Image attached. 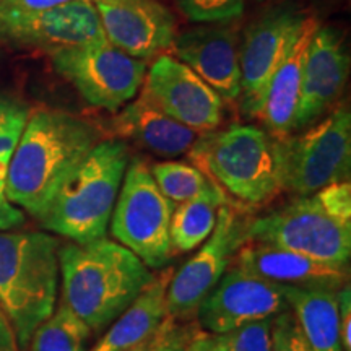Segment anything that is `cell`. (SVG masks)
I'll return each mask as SVG.
<instances>
[{
    "mask_svg": "<svg viewBox=\"0 0 351 351\" xmlns=\"http://www.w3.org/2000/svg\"><path fill=\"white\" fill-rule=\"evenodd\" d=\"M51 56L56 72L72 83L88 104L109 112L119 111L134 99L147 75L143 60L127 56L108 39Z\"/></svg>",
    "mask_w": 351,
    "mask_h": 351,
    "instance_id": "9",
    "label": "cell"
},
{
    "mask_svg": "<svg viewBox=\"0 0 351 351\" xmlns=\"http://www.w3.org/2000/svg\"><path fill=\"white\" fill-rule=\"evenodd\" d=\"M158 335H160V328H158V330H156L155 333H153L152 337H148L147 340L140 341L138 345L132 346V348H127V350H124V351H153V348H155V345H156Z\"/></svg>",
    "mask_w": 351,
    "mask_h": 351,
    "instance_id": "36",
    "label": "cell"
},
{
    "mask_svg": "<svg viewBox=\"0 0 351 351\" xmlns=\"http://www.w3.org/2000/svg\"><path fill=\"white\" fill-rule=\"evenodd\" d=\"M247 0H176L189 20L199 23L228 21L244 12Z\"/></svg>",
    "mask_w": 351,
    "mask_h": 351,
    "instance_id": "28",
    "label": "cell"
},
{
    "mask_svg": "<svg viewBox=\"0 0 351 351\" xmlns=\"http://www.w3.org/2000/svg\"><path fill=\"white\" fill-rule=\"evenodd\" d=\"M283 293L313 351H343L340 343L339 291L283 287Z\"/></svg>",
    "mask_w": 351,
    "mask_h": 351,
    "instance_id": "22",
    "label": "cell"
},
{
    "mask_svg": "<svg viewBox=\"0 0 351 351\" xmlns=\"http://www.w3.org/2000/svg\"><path fill=\"white\" fill-rule=\"evenodd\" d=\"M339 319L341 350L351 351V288L348 285L339 289Z\"/></svg>",
    "mask_w": 351,
    "mask_h": 351,
    "instance_id": "32",
    "label": "cell"
},
{
    "mask_svg": "<svg viewBox=\"0 0 351 351\" xmlns=\"http://www.w3.org/2000/svg\"><path fill=\"white\" fill-rule=\"evenodd\" d=\"M348 70L350 56L340 34L319 26L307 49L293 130L311 127L328 112L343 91Z\"/></svg>",
    "mask_w": 351,
    "mask_h": 351,
    "instance_id": "17",
    "label": "cell"
},
{
    "mask_svg": "<svg viewBox=\"0 0 351 351\" xmlns=\"http://www.w3.org/2000/svg\"><path fill=\"white\" fill-rule=\"evenodd\" d=\"M317 28V20L307 16L270 78L258 119L263 122L271 137L285 138L291 135L307 49Z\"/></svg>",
    "mask_w": 351,
    "mask_h": 351,
    "instance_id": "20",
    "label": "cell"
},
{
    "mask_svg": "<svg viewBox=\"0 0 351 351\" xmlns=\"http://www.w3.org/2000/svg\"><path fill=\"white\" fill-rule=\"evenodd\" d=\"M28 108L21 101L0 95V231L15 230L25 221L23 212L7 199L5 184L8 166L28 121Z\"/></svg>",
    "mask_w": 351,
    "mask_h": 351,
    "instance_id": "24",
    "label": "cell"
},
{
    "mask_svg": "<svg viewBox=\"0 0 351 351\" xmlns=\"http://www.w3.org/2000/svg\"><path fill=\"white\" fill-rule=\"evenodd\" d=\"M217 351H271V319L257 320L226 333H208Z\"/></svg>",
    "mask_w": 351,
    "mask_h": 351,
    "instance_id": "27",
    "label": "cell"
},
{
    "mask_svg": "<svg viewBox=\"0 0 351 351\" xmlns=\"http://www.w3.org/2000/svg\"><path fill=\"white\" fill-rule=\"evenodd\" d=\"M231 204L217 184L210 181L208 187L195 199L176 205L169 223V238L173 251L191 252L212 234L217 225L218 210Z\"/></svg>",
    "mask_w": 351,
    "mask_h": 351,
    "instance_id": "23",
    "label": "cell"
},
{
    "mask_svg": "<svg viewBox=\"0 0 351 351\" xmlns=\"http://www.w3.org/2000/svg\"><path fill=\"white\" fill-rule=\"evenodd\" d=\"M189 158L239 205H262L282 191L276 138L256 125L210 130L195 140Z\"/></svg>",
    "mask_w": 351,
    "mask_h": 351,
    "instance_id": "5",
    "label": "cell"
},
{
    "mask_svg": "<svg viewBox=\"0 0 351 351\" xmlns=\"http://www.w3.org/2000/svg\"><path fill=\"white\" fill-rule=\"evenodd\" d=\"M59 239L43 231H0V307L20 351L54 313L59 289Z\"/></svg>",
    "mask_w": 351,
    "mask_h": 351,
    "instance_id": "4",
    "label": "cell"
},
{
    "mask_svg": "<svg viewBox=\"0 0 351 351\" xmlns=\"http://www.w3.org/2000/svg\"><path fill=\"white\" fill-rule=\"evenodd\" d=\"M288 309L282 285L234 265L205 296L195 315L205 333H226L245 324L274 319Z\"/></svg>",
    "mask_w": 351,
    "mask_h": 351,
    "instance_id": "13",
    "label": "cell"
},
{
    "mask_svg": "<svg viewBox=\"0 0 351 351\" xmlns=\"http://www.w3.org/2000/svg\"><path fill=\"white\" fill-rule=\"evenodd\" d=\"M234 261L236 265L249 274L283 287L324 288L333 291L345 287L346 269L274 245L245 243Z\"/></svg>",
    "mask_w": 351,
    "mask_h": 351,
    "instance_id": "18",
    "label": "cell"
},
{
    "mask_svg": "<svg viewBox=\"0 0 351 351\" xmlns=\"http://www.w3.org/2000/svg\"><path fill=\"white\" fill-rule=\"evenodd\" d=\"M150 171L161 194L174 205L195 199L210 184L199 168L184 161H161L153 165Z\"/></svg>",
    "mask_w": 351,
    "mask_h": 351,
    "instance_id": "26",
    "label": "cell"
},
{
    "mask_svg": "<svg viewBox=\"0 0 351 351\" xmlns=\"http://www.w3.org/2000/svg\"><path fill=\"white\" fill-rule=\"evenodd\" d=\"M186 351H217L210 341L208 333H194L191 343H189Z\"/></svg>",
    "mask_w": 351,
    "mask_h": 351,
    "instance_id": "35",
    "label": "cell"
},
{
    "mask_svg": "<svg viewBox=\"0 0 351 351\" xmlns=\"http://www.w3.org/2000/svg\"><path fill=\"white\" fill-rule=\"evenodd\" d=\"M0 351H20L15 333H13L7 315L3 314L2 307H0Z\"/></svg>",
    "mask_w": 351,
    "mask_h": 351,
    "instance_id": "34",
    "label": "cell"
},
{
    "mask_svg": "<svg viewBox=\"0 0 351 351\" xmlns=\"http://www.w3.org/2000/svg\"><path fill=\"white\" fill-rule=\"evenodd\" d=\"M69 2H75V0H0V5L20 12H36L64 5Z\"/></svg>",
    "mask_w": 351,
    "mask_h": 351,
    "instance_id": "33",
    "label": "cell"
},
{
    "mask_svg": "<svg viewBox=\"0 0 351 351\" xmlns=\"http://www.w3.org/2000/svg\"><path fill=\"white\" fill-rule=\"evenodd\" d=\"M59 263L62 302L91 332L111 326L155 280L134 252L106 238L65 244L59 249Z\"/></svg>",
    "mask_w": 351,
    "mask_h": 351,
    "instance_id": "2",
    "label": "cell"
},
{
    "mask_svg": "<svg viewBox=\"0 0 351 351\" xmlns=\"http://www.w3.org/2000/svg\"><path fill=\"white\" fill-rule=\"evenodd\" d=\"M194 333L189 327L178 326L176 320L168 315L161 324L160 335L153 351H186Z\"/></svg>",
    "mask_w": 351,
    "mask_h": 351,
    "instance_id": "31",
    "label": "cell"
},
{
    "mask_svg": "<svg viewBox=\"0 0 351 351\" xmlns=\"http://www.w3.org/2000/svg\"><path fill=\"white\" fill-rule=\"evenodd\" d=\"M271 351H313L289 309L271 319Z\"/></svg>",
    "mask_w": 351,
    "mask_h": 351,
    "instance_id": "29",
    "label": "cell"
},
{
    "mask_svg": "<svg viewBox=\"0 0 351 351\" xmlns=\"http://www.w3.org/2000/svg\"><path fill=\"white\" fill-rule=\"evenodd\" d=\"M238 28L228 21H215L187 29L174 38L178 60L217 91L219 98L236 101L241 93Z\"/></svg>",
    "mask_w": 351,
    "mask_h": 351,
    "instance_id": "16",
    "label": "cell"
},
{
    "mask_svg": "<svg viewBox=\"0 0 351 351\" xmlns=\"http://www.w3.org/2000/svg\"><path fill=\"white\" fill-rule=\"evenodd\" d=\"M91 328L65 302L36 328L29 351H86Z\"/></svg>",
    "mask_w": 351,
    "mask_h": 351,
    "instance_id": "25",
    "label": "cell"
},
{
    "mask_svg": "<svg viewBox=\"0 0 351 351\" xmlns=\"http://www.w3.org/2000/svg\"><path fill=\"white\" fill-rule=\"evenodd\" d=\"M104 38L138 60H148L173 46L176 20L156 0H91Z\"/></svg>",
    "mask_w": 351,
    "mask_h": 351,
    "instance_id": "15",
    "label": "cell"
},
{
    "mask_svg": "<svg viewBox=\"0 0 351 351\" xmlns=\"http://www.w3.org/2000/svg\"><path fill=\"white\" fill-rule=\"evenodd\" d=\"M307 16L293 8L278 7L263 13L245 29L239 44L241 109L247 117H258L263 96L289 44Z\"/></svg>",
    "mask_w": 351,
    "mask_h": 351,
    "instance_id": "12",
    "label": "cell"
},
{
    "mask_svg": "<svg viewBox=\"0 0 351 351\" xmlns=\"http://www.w3.org/2000/svg\"><path fill=\"white\" fill-rule=\"evenodd\" d=\"M99 137L98 127L75 114L34 109L8 166L7 199L38 218Z\"/></svg>",
    "mask_w": 351,
    "mask_h": 351,
    "instance_id": "1",
    "label": "cell"
},
{
    "mask_svg": "<svg viewBox=\"0 0 351 351\" xmlns=\"http://www.w3.org/2000/svg\"><path fill=\"white\" fill-rule=\"evenodd\" d=\"M174 208L158 189L150 166L134 158L127 165L109 221L112 236L148 269H163L174 252L169 238Z\"/></svg>",
    "mask_w": 351,
    "mask_h": 351,
    "instance_id": "7",
    "label": "cell"
},
{
    "mask_svg": "<svg viewBox=\"0 0 351 351\" xmlns=\"http://www.w3.org/2000/svg\"><path fill=\"white\" fill-rule=\"evenodd\" d=\"M249 219L226 204L218 210L217 225L202 247L171 278L166 293L169 317L191 319L247 243Z\"/></svg>",
    "mask_w": 351,
    "mask_h": 351,
    "instance_id": "10",
    "label": "cell"
},
{
    "mask_svg": "<svg viewBox=\"0 0 351 351\" xmlns=\"http://www.w3.org/2000/svg\"><path fill=\"white\" fill-rule=\"evenodd\" d=\"M111 127L121 138H129L143 150L161 158L189 153L197 140L195 130L179 124L161 111L145 90L137 99L125 104L112 119Z\"/></svg>",
    "mask_w": 351,
    "mask_h": 351,
    "instance_id": "19",
    "label": "cell"
},
{
    "mask_svg": "<svg viewBox=\"0 0 351 351\" xmlns=\"http://www.w3.org/2000/svg\"><path fill=\"white\" fill-rule=\"evenodd\" d=\"M143 90L161 111L189 129L210 132L221 124L219 95L176 57H158Z\"/></svg>",
    "mask_w": 351,
    "mask_h": 351,
    "instance_id": "14",
    "label": "cell"
},
{
    "mask_svg": "<svg viewBox=\"0 0 351 351\" xmlns=\"http://www.w3.org/2000/svg\"><path fill=\"white\" fill-rule=\"evenodd\" d=\"M247 243L282 247L346 269L351 223L332 217L314 194L298 197L280 210L249 219Z\"/></svg>",
    "mask_w": 351,
    "mask_h": 351,
    "instance_id": "8",
    "label": "cell"
},
{
    "mask_svg": "<svg viewBox=\"0 0 351 351\" xmlns=\"http://www.w3.org/2000/svg\"><path fill=\"white\" fill-rule=\"evenodd\" d=\"M129 161L124 140H99L38 217L43 228L77 244L106 238Z\"/></svg>",
    "mask_w": 351,
    "mask_h": 351,
    "instance_id": "3",
    "label": "cell"
},
{
    "mask_svg": "<svg viewBox=\"0 0 351 351\" xmlns=\"http://www.w3.org/2000/svg\"><path fill=\"white\" fill-rule=\"evenodd\" d=\"M171 278V270L155 276V280L132 302L129 309L109 326L103 339L91 351H124L152 337L168 317L166 293Z\"/></svg>",
    "mask_w": 351,
    "mask_h": 351,
    "instance_id": "21",
    "label": "cell"
},
{
    "mask_svg": "<svg viewBox=\"0 0 351 351\" xmlns=\"http://www.w3.org/2000/svg\"><path fill=\"white\" fill-rule=\"evenodd\" d=\"M314 195L332 217L351 223V184L348 181L333 182L320 189Z\"/></svg>",
    "mask_w": 351,
    "mask_h": 351,
    "instance_id": "30",
    "label": "cell"
},
{
    "mask_svg": "<svg viewBox=\"0 0 351 351\" xmlns=\"http://www.w3.org/2000/svg\"><path fill=\"white\" fill-rule=\"evenodd\" d=\"M282 191L313 195L333 182L348 181L351 169V116L345 104L306 132L276 138Z\"/></svg>",
    "mask_w": 351,
    "mask_h": 351,
    "instance_id": "6",
    "label": "cell"
},
{
    "mask_svg": "<svg viewBox=\"0 0 351 351\" xmlns=\"http://www.w3.org/2000/svg\"><path fill=\"white\" fill-rule=\"evenodd\" d=\"M101 39L106 38L91 0H75L36 12L0 5V43L15 49L54 54Z\"/></svg>",
    "mask_w": 351,
    "mask_h": 351,
    "instance_id": "11",
    "label": "cell"
}]
</instances>
